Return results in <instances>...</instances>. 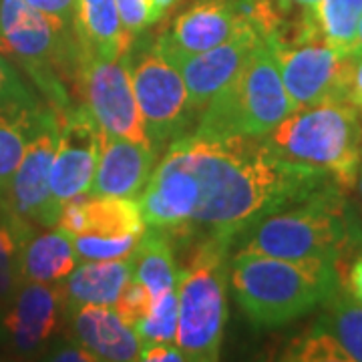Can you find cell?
I'll use <instances>...</instances> for the list:
<instances>
[{
    "label": "cell",
    "instance_id": "cell-13",
    "mask_svg": "<svg viewBox=\"0 0 362 362\" xmlns=\"http://www.w3.org/2000/svg\"><path fill=\"white\" fill-rule=\"evenodd\" d=\"M63 324V286L23 282L11 306L0 314L2 346L18 358L42 354Z\"/></svg>",
    "mask_w": 362,
    "mask_h": 362
},
{
    "label": "cell",
    "instance_id": "cell-21",
    "mask_svg": "<svg viewBox=\"0 0 362 362\" xmlns=\"http://www.w3.org/2000/svg\"><path fill=\"white\" fill-rule=\"evenodd\" d=\"M131 278V258L85 259L71 272L65 282H61L65 310L85 304L115 306Z\"/></svg>",
    "mask_w": 362,
    "mask_h": 362
},
{
    "label": "cell",
    "instance_id": "cell-5",
    "mask_svg": "<svg viewBox=\"0 0 362 362\" xmlns=\"http://www.w3.org/2000/svg\"><path fill=\"white\" fill-rule=\"evenodd\" d=\"M233 246L221 240L187 244L177 276V334L175 344L185 361L220 358L228 322V286Z\"/></svg>",
    "mask_w": 362,
    "mask_h": 362
},
{
    "label": "cell",
    "instance_id": "cell-24",
    "mask_svg": "<svg viewBox=\"0 0 362 362\" xmlns=\"http://www.w3.org/2000/svg\"><path fill=\"white\" fill-rule=\"evenodd\" d=\"M37 226L21 218L0 195V314L23 286V252Z\"/></svg>",
    "mask_w": 362,
    "mask_h": 362
},
{
    "label": "cell",
    "instance_id": "cell-12",
    "mask_svg": "<svg viewBox=\"0 0 362 362\" xmlns=\"http://www.w3.org/2000/svg\"><path fill=\"white\" fill-rule=\"evenodd\" d=\"M61 113V133L51 168V202L57 216L73 197L89 192L97 169L103 131L83 103Z\"/></svg>",
    "mask_w": 362,
    "mask_h": 362
},
{
    "label": "cell",
    "instance_id": "cell-34",
    "mask_svg": "<svg viewBox=\"0 0 362 362\" xmlns=\"http://www.w3.org/2000/svg\"><path fill=\"white\" fill-rule=\"evenodd\" d=\"M139 361L145 362H183V350L173 342H143Z\"/></svg>",
    "mask_w": 362,
    "mask_h": 362
},
{
    "label": "cell",
    "instance_id": "cell-20",
    "mask_svg": "<svg viewBox=\"0 0 362 362\" xmlns=\"http://www.w3.org/2000/svg\"><path fill=\"white\" fill-rule=\"evenodd\" d=\"M75 33L85 54L105 61H117L133 47L115 0H75Z\"/></svg>",
    "mask_w": 362,
    "mask_h": 362
},
{
    "label": "cell",
    "instance_id": "cell-18",
    "mask_svg": "<svg viewBox=\"0 0 362 362\" xmlns=\"http://www.w3.org/2000/svg\"><path fill=\"white\" fill-rule=\"evenodd\" d=\"M69 338L95 354L97 361H139L141 340L113 306H75L65 310Z\"/></svg>",
    "mask_w": 362,
    "mask_h": 362
},
{
    "label": "cell",
    "instance_id": "cell-38",
    "mask_svg": "<svg viewBox=\"0 0 362 362\" xmlns=\"http://www.w3.org/2000/svg\"><path fill=\"white\" fill-rule=\"evenodd\" d=\"M354 187H356V192H358V195H361V199H362V163H361V168H358V175H356V183H354Z\"/></svg>",
    "mask_w": 362,
    "mask_h": 362
},
{
    "label": "cell",
    "instance_id": "cell-30",
    "mask_svg": "<svg viewBox=\"0 0 362 362\" xmlns=\"http://www.w3.org/2000/svg\"><path fill=\"white\" fill-rule=\"evenodd\" d=\"M81 259L129 258L141 235H71Z\"/></svg>",
    "mask_w": 362,
    "mask_h": 362
},
{
    "label": "cell",
    "instance_id": "cell-22",
    "mask_svg": "<svg viewBox=\"0 0 362 362\" xmlns=\"http://www.w3.org/2000/svg\"><path fill=\"white\" fill-rule=\"evenodd\" d=\"M73 238L59 228L35 232L23 252V282L61 284L78 266Z\"/></svg>",
    "mask_w": 362,
    "mask_h": 362
},
{
    "label": "cell",
    "instance_id": "cell-17",
    "mask_svg": "<svg viewBox=\"0 0 362 362\" xmlns=\"http://www.w3.org/2000/svg\"><path fill=\"white\" fill-rule=\"evenodd\" d=\"M156 161V149L149 145L103 133L99 161L87 195L135 199L151 177Z\"/></svg>",
    "mask_w": 362,
    "mask_h": 362
},
{
    "label": "cell",
    "instance_id": "cell-32",
    "mask_svg": "<svg viewBox=\"0 0 362 362\" xmlns=\"http://www.w3.org/2000/svg\"><path fill=\"white\" fill-rule=\"evenodd\" d=\"M42 358L57 362H99L95 358V354H90L85 346H81L71 338L52 340L49 349L42 352Z\"/></svg>",
    "mask_w": 362,
    "mask_h": 362
},
{
    "label": "cell",
    "instance_id": "cell-33",
    "mask_svg": "<svg viewBox=\"0 0 362 362\" xmlns=\"http://www.w3.org/2000/svg\"><path fill=\"white\" fill-rule=\"evenodd\" d=\"M33 8H37L49 18L61 25L75 28V0H25Z\"/></svg>",
    "mask_w": 362,
    "mask_h": 362
},
{
    "label": "cell",
    "instance_id": "cell-27",
    "mask_svg": "<svg viewBox=\"0 0 362 362\" xmlns=\"http://www.w3.org/2000/svg\"><path fill=\"white\" fill-rule=\"evenodd\" d=\"M42 111H39L37 115L33 117H23V119H16V117H0V195L2 197L6 194L8 183L13 180L14 171H16L21 159H23L26 143H28L30 131H33V125H35L37 117Z\"/></svg>",
    "mask_w": 362,
    "mask_h": 362
},
{
    "label": "cell",
    "instance_id": "cell-10",
    "mask_svg": "<svg viewBox=\"0 0 362 362\" xmlns=\"http://www.w3.org/2000/svg\"><path fill=\"white\" fill-rule=\"evenodd\" d=\"M270 47L296 109L326 101H346L354 57L338 52L322 40Z\"/></svg>",
    "mask_w": 362,
    "mask_h": 362
},
{
    "label": "cell",
    "instance_id": "cell-36",
    "mask_svg": "<svg viewBox=\"0 0 362 362\" xmlns=\"http://www.w3.org/2000/svg\"><path fill=\"white\" fill-rule=\"evenodd\" d=\"M346 101H349L350 105H354V107L362 113V54L354 57V65H352V73H350Z\"/></svg>",
    "mask_w": 362,
    "mask_h": 362
},
{
    "label": "cell",
    "instance_id": "cell-3",
    "mask_svg": "<svg viewBox=\"0 0 362 362\" xmlns=\"http://www.w3.org/2000/svg\"><path fill=\"white\" fill-rule=\"evenodd\" d=\"M230 284L240 310L264 330L310 314L342 288L330 262L274 258L246 250H235L230 258Z\"/></svg>",
    "mask_w": 362,
    "mask_h": 362
},
{
    "label": "cell",
    "instance_id": "cell-16",
    "mask_svg": "<svg viewBox=\"0 0 362 362\" xmlns=\"http://www.w3.org/2000/svg\"><path fill=\"white\" fill-rule=\"evenodd\" d=\"M259 39L262 37L256 33V28L247 25L232 40L209 51L169 59L181 73L187 87L189 103L197 115L228 83H232Z\"/></svg>",
    "mask_w": 362,
    "mask_h": 362
},
{
    "label": "cell",
    "instance_id": "cell-37",
    "mask_svg": "<svg viewBox=\"0 0 362 362\" xmlns=\"http://www.w3.org/2000/svg\"><path fill=\"white\" fill-rule=\"evenodd\" d=\"M272 2L286 13H300L306 8H314L320 0H272Z\"/></svg>",
    "mask_w": 362,
    "mask_h": 362
},
{
    "label": "cell",
    "instance_id": "cell-1",
    "mask_svg": "<svg viewBox=\"0 0 362 362\" xmlns=\"http://www.w3.org/2000/svg\"><path fill=\"white\" fill-rule=\"evenodd\" d=\"M332 187H340L332 175L286 161L264 137L211 139L192 131L165 149L137 204L145 228L173 242L233 246L259 220Z\"/></svg>",
    "mask_w": 362,
    "mask_h": 362
},
{
    "label": "cell",
    "instance_id": "cell-6",
    "mask_svg": "<svg viewBox=\"0 0 362 362\" xmlns=\"http://www.w3.org/2000/svg\"><path fill=\"white\" fill-rule=\"evenodd\" d=\"M274 153L332 175L349 194L362 163L361 111L349 101L296 109L264 137Z\"/></svg>",
    "mask_w": 362,
    "mask_h": 362
},
{
    "label": "cell",
    "instance_id": "cell-39",
    "mask_svg": "<svg viewBox=\"0 0 362 362\" xmlns=\"http://www.w3.org/2000/svg\"><path fill=\"white\" fill-rule=\"evenodd\" d=\"M0 346H2V332H0Z\"/></svg>",
    "mask_w": 362,
    "mask_h": 362
},
{
    "label": "cell",
    "instance_id": "cell-23",
    "mask_svg": "<svg viewBox=\"0 0 362 362\" xmlns=\"http://www.w3.org/2000/svg\"><path fill=\"white\" fill-rule=\"evenodd\" d=\"M129 258L133 278L153 296L177 286L180 264L173 252V240L163 230L145 228Z\"/></svg>",
    "mask_w": 362,
    "mask_h": 362
},
{
    "label": "cell",
    "instance_id": "cell-8",
    "mask_svg": "<svg viewBox=\"0 0 362 362\" xmlns=\"http://www.w3.org/2000/svg\"><path fill=\"white\" fill-rule=\"evenodd\" d=\"M127 61L143 127L159 156V151L185 135L192 121L199 115L189 103L187 87L177 66L159 51L157 42H151L135 59L127 52Z\"/></svg>",
    "mask_w": 362,
    "mask_h": 362
},
{
    "label": "cell",
    "instance_id": "cell-2",
    "mask_svg": "<svg viewBox=\"0 0 362 362\" xmlns=\"http://www.w3.org/2000/svg\"><path fill=\"white\" fill-rule=\"evenodd\" d=\"M235 250L284 259H320L338 270L362 250V221L340 187L288 206L252 226Z\"/></svg>",
    "mask_w": 362,
    "mask_h": 362
},
{
    "label": "cell",
    "instance_id": "cell-9",
    "mask_svg": "<svg viewBox=\"0 0 362 362\" xmlns=\"http://www.w3.org/2000/svg\"><path fill=\"white\" fill-rule=\"evenodd\" d=\"M77 95L97 119L103 133L151 147L131 85L127 54L117 61H105L83 52Z\"/></svg>",
    "mask_w": 362,
    "mask_h": 362
},
{
    "label": "cell",
    "instance_id": "cell-7",
    "mask_svg": "<svg viewBox=\"0 0 362 362\" xmlns=\"http://www.w3.org/2000/svg\"><path fill=\"white\" fill-rule=\"evenodd\" d=\"M294 111L274 51L259 39L232 83L204 107L195 133L211 139L266 137Z\"/></svg>",
    "mask_w": 362,
    "mask_h": 362
},
{
    "label": "cell",
    "instance_id": "cell-31",
    "mask_svg": "<svg viewBox=\"0 0 362 362\" xmlns=\"http://www.w3.org/2000/svg\"><path fill=\"white\" fill-rule=\"evenodd\" d=\"M151 302H153V294L145 286L139 284L135 278H131L113 308L133 328L135 324L147 316V312L151 308Z\"/></svg>",
    "mask_w": 362,
    "mask_h": 362
},
{
    "label": "cell",
    "instance_id": "cell-29",
    "mask_svg": "<svg viewBox=\"0 0 362 362\" xmlns=\"http://www.w3.org/2000/svg\"><path fill=\"white\" fill-rule=\"evenodd\" d=\"M123 28L131 42L147 28L161 23L183 0H115Z\"/></svg>",
    "mask_w": 362,
    "mask_h": 362
},
{
    "label": "cell",
    "instance_id": "cell-4",
    "mask_svg": "<svg viewBox=\"0 0 362 362\" xmlns=\"http://www.w3.org/2000/svg\"><path fill=\"white\" fill-rule=\"evenodd\" d=\"M0 45L52 109L65 111L75 105L83 59L75 28L52 21L25 0H0Z\"/></svg>",
    "mask_w": 362,
    "mask_h": 362
},
{
    "label": "cell",
    "instance_id": "cell-14",
    "mask_svg": "<svg viewBox=\"0 0 362 362\" xmlns=\"http://www.w3.org/2000/svg\"><path fill=\"white\" fill-rule=\"evenodd\" d=\"M318 320L284 349L282 361L362 362V304L342 288L322 304Z\"/></svg>",
    "mask_w": 362,
    "mask_h": 362
},
{
    "label": "cell",
    "instance_id": "cell-28",
    "mask_svg": "<svg viewBox=\"0 0 362 362\" xmlns=\"http://www.w3.org/2000/svg\"><path fill=\"white\" fill-rule=\"evenodd\" d=\"M143 342H175L177 334V286L153 296L147 316L133 326Z\"/></svg>",
    "mask_w": 362,
    "mask_h": 362
},
{
    "label": "cell",
    "instance_id": "cell-26",
    "mask_svg": "<svg viewBox=\"0 0 362 362\" xmlns=\"http://www.w3.org/2000/svg\"><path fill=\"white\" fill-rule=\"evenodd\" d=\"M47 105L26 83L21 66L8 57V52L0 49V117H33Z\"/></svg>",
    "mask_w": 362,
    "mask_h": 362
},
{
    "label": "cell",
    "instance_id": "cell-35",
    "mask_svg": "<svg viewBox=\"0 0 362 362\" xmlns=\"http://www.w3.org/2000/svg\"><path fill=\"white\" fill-rule=\"evenodd\" d=\"M338 274H340L342 290H346L350 296L362 304V250L350 264H344Z\"/></svg>",
    "mask_w": 362,
    "mask_h": 362
},
{
    "label": "cell",
    "instance_id": "cell-40",
    "mask_svg": "<svg viewBox=\"0 0 362 362\" xmlns=\"http://www.w3.org/2000/svg\"><path fill=\"white\" fill-rule=\"evenodd\" d=\"M0 49H2V45H0Z\"/></svg>",
    "mask_w": 362,
    "mask_h": 362
},
{
    "label": "cell",
    "instance_id": "cell-11",
    "mask_svg": "<svg viewBox=\"0 0 362 362\" xmlns=\"http://www.w3.org/2000/svg\"><path fill=\"white\" fill-rule=\"evenodd\" d=\"M61 133V113L51 105L37 117L23 159L14 171L4 202L21 218L40 228L57 226L51 202V168Z\"/></svg>",
    "mask_w": 362,
    "mask_h": 362
},
{
    "label": "cell",
    "instance_id": "cell-19",
    "mask_svg": "<svg viewBox=\"0 0 362 362\" xmlns=\"http://www.w3.org/2000/svg\"><path fill=\"white\" fill-rule=\"evenodd\" d=\"M69 235H141L145 230L141 209L129 197L77 195L61 207L57 226Z\"/></svg>",
    "mask_w": 362,
    "mask_h": 362
},
{
    "label": "cell",
    "instance_id": "cell-15",
    "mask_svg": "<svg viewBox=\"0 0 362 362\" xmlns=\"http://www.w3.org/2000/svg\"><path fill=\"white\" fill-rule=\"evenodd\" d=\"M247 25L238 11V0H195L171 21L156 42L168 59H177L223 45Z\"/></svg>",
    "mask_w": 362,
    "mask_h": 362
},
{
    "label": "cell",
    "instance_id": "cell-25",
    "mask_svg": "<svg viewBox=\"0 0 362 362\" xmlns=\"http://www.w3.org/2000/svg\"><path fill=\"white\" fill-rule=\"evenodd\" d=\"M318 39L342 54H350L362 18V0H320L314 8Z\"/></svg>",
    "mask_w": 362,
    "mask_h": 362
}]
</instances>
